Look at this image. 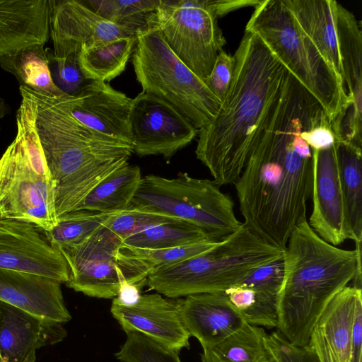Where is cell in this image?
<instances>
[{
	"instance_id": "obj_1",
	"label": "cell",
	"mask_w": 362,
	"mask_h": 362,
	"mask_svg": "<svg viewBox=\"0 0 362 362\" xmlns=\"http://www.w3.org/2000/svg\"><path fill=\"white\" fill-rule=\"evenodd\" d=\"M305 89L282 84L279 96L234 183L243 223L284 250L312 197L313 150L301 137L322 109Z\"/></svg>"
},
{
	"instance_id": "obj_31",
	"label": "cell",
	"mask_w": 362,
	"mask_h": 362,
	"mask_svg": "<svg viewBox=\"0 0 362 362\" xmlns=\"http://www.w3.org/2000/svg\"><path fill=\"white\" fill-rule=\"evenodd\" d=\"M207 240L210 239L200 228L181 220L147 228L125 239L122 245L137 249L159 250L185 246Z\"/></svg>"
},
{
	"instance_id": "obj_29",
	"label": "cell",
	"mask_w": 362,
	"mask_h": 362,
	"mask_svg": "<svg viewBox=\"0 0 362 362\" xmlns=\"http://www.w3.org/2000/svg\"><path fill=\"white\" fill-rule=\"evenodd\" d=\"M341 185L354 242L362 241V147L336 140Z\"/></svg>"
},
{
	"instance_id": "obj_6",
	"label": "cell",
	"mask_w": 362,
	"mask_h": 362,
	"mask_svg": "<svg viewBox=\"0 0 362 362\" xmlns=\"http://www.w3.org/2000/svg\"><path fill=\"white\" fill-rule=\"evenodd\" d=\"M283 251L242 223L237 230L209 250L154 268L148 275L146 285L170 298L225 292L257 268L282 257Z\"/></svg>"
},
{
	"instance_id": "obj_38",
	"label": "cell",
	"mask_w": 362,
	"mask_h": 362,
	"mask_svg": "<svg viewBox=\"0 0 362 362\" xmlns=\"http://www.w3.org/2000/svg\"><path fill=\"white\" fill-rule=\"evenodd\" d=\"M49 62L56 67L57 86L66 94L76 93L89 81L83 76L78 63V55L57 57L52 50L46 48Z\"/></svg>"
},
{
	"instance_id": "obj_42",
	"label": "cell",
	"mask_w": 362,
	"mask_h": 362,
	"mask_svg": "<svg viewBox=\"0 0 362 362\" xmlns=\"http://www.w3.org/2000/svg\"><path fill=\"white\" fill-rule=\"evenodd\" d=\"M316 350L320 362H338L321 331L315 327L310 341Z\"/></svg>"
},
{
	"instance_id": "obj_44",
	"label": "cell",
	"mask_w": 362,
	"mask_h": 362,
	"mask_svg": "<svg viewBox=\"0 0 362 362\" xmlns=\"http://www.w3.org/2000/svg\"><path fill=\"white\" fill-rule=\"evenodd\" d=\"M8 110V105L4 99L0 97V119L7 114Z\"/></svg>"
},
{
	"instance_id": "obj_30",
	"label": "cell",
	"mask_w": 362,
	"mask_h": 362,
	"mask_svg": "<svg viewBox=\"0 0 362 362\" xmlns=\"http://www.w3.org/2000/svg\"><path fill=\"white\" fill-rule=\"evenodd\" d=\"M136 42V35L119 37L82 49L78 54V63L85 78L107 82L120 75Z\"/></svg>"
},
{
	"instance_id": "obj_9",
	"label": "cell",
	"mask_w": 362,
	"mask_h": 362,
	"mask_svg": "<svg viewBox=\"0 0 362 362\" xmlns=\"http://www.w3.org/2000/svg\"><path fill=\"white\" fill-rule=\"evenodd\" d=\"M129 209L188 221L218 242L241 226L234 202L214 180L179 173L172 179L148 175L141 178Z\"/></svg>"
},
{
	"instance_id": "obj_39",
	"label": "cell",
	"mask_w": 362,
	"mask_h": 362,
	"mask_svg": "<svg viewBox=\"0 0 362 362\" xmlns=\"http://www.w3.org/2000/svg\"><path fill=\"white\" fill-rule=\"evenodd\" d=\"M235 68V58L222 50L218 54L209 76L203 81L221 103L230 88Z\"/></svg>"
},
{
	"instance_id": "obj_25",
	"label": "cell",
	"mask_w": 362,
	"mask_h": 362,
	"mask_svg": "<svg viewBox=\"0 0 362 362\" xmlns=\"http://www.w3.org/2000/svg\"><path fill=\"white\" fill-rule=\"evenodd\" d=\"M361 288L346 286L327 305L316 327L322 332L338 362H350L351 334Z\"/></svg>"
},
{
	"instance_id": "obj_4",
	"label": "cell",
	"mask_w": 362,
	"mask_h": 362,
	"mask_svg": "<svg viewBox=\"0 0 362 362\" xmlns=\"http://www.w3.org/2000/svg\"><path fill=\"white\" fill-rule=\"evenodd\" d=\"M30 90L37 102L35 127L54 183L58 218L73 211L99 182L127 163L133 146L76 120L65 105L64 95Z\"/></svg>"
},
{
	"instance_id": "obj_22",
	"label": "cell",
	"mask_w": 362,
	"mask_h": 362,
	"mask_svg": "<svg viewBox=\"0 0 362 362\" xmlns=\"http://www.w3.org/2000/svg\"><path fill=\"white\" fill-rule=\"evenodd\" d=\"M180 312L186 329L202 348L222 341L245 322L224 292L187 296L180 299Z\"/></svg>"
},
{
	"instance_id": "obj_21",
	"label": "cell",
	"mask_w": 362,
	"mask_h": 362,
	"mask_svg": "<svg viewBox=\"0 0 362 362\" xmlns=\"http://www.w3.org/2000/svg\"><path fill=\"white\" fill-rule=\"evenodd\" d=\"M283 278L282 255L257 268L224 293L246 322L259 327H277Z\"/></svg>"
},
{
	"instance_id": "obj_26",
	"label": "cell",
	"mask_w": 362,
	"mask_h": 362,
	"mask_svg": "<svg viewBox=\"0 0 362 362\" xmlns=\"http://www.w3.org/2000/svg\"><path fill=\"white\" fill-rule=\"evenodd\" d=\"M141 178L140 168L127 162L99 182L74 211L112 213L127 210Z\"/></svg>"
},
{
	"instance_id": "obj_3",
	"label": "cell",
	"mask_w": 362,
	"mask_h": 362,
	"mask_svg": "<svg viewBox=\"0 0 362 362\" xmlns=\"http://www.w3.org/2000/svg\"><path fill=\"white\" fill-rule=\"evenodd\" d=\"M283 261L277 328L292 344L306 346L334 296L350 281L361 288V242L352 250L332 245L310 228L305 214L291 233Z\"/></svg>"
},
{
	"instance_id": "obj_2",
	"label": "cell",
	"mask_w": 362,
	"mask_h": 362,
	"mask_svg": "<svg viewBox=\"0 0 362 362\" xmlns=\"http://www.w3.org/2000/svg\"><path fill=\"white\" fill-rule=\"evenodd\" d=\"M228 91L199 130L197 158L219 187L234 184L279 96L287 69L257 35L245 32L234 54Z\"/></svg>"
},
{
	"instance_id": "obj_8",
	"label": "cell",
	"mask_w": 362,
	"mask_h": 362,
	"mask_svg": "<svg viewBox=\"0 0 362 362\" xmlns=\"http://www.w3.org/2000/svg\"><path fill=\"white\" fill-rule=\"evenodd\" d=\"M135 45L132 64L143 92L164 100L198 130L207 125L221 103L176 56L148 18L136 33Z\"/></svg>"
},
{
	"instance_id": "obj_17",
	"label": "cell",
	"mask_w": 362,
	"mask_h": 362,
	"mask_svg": "<svg viewBox=\"0 0 362 362\" xmlns=\"http://www.w3.org/2000/svg\"><path fill=\"white\" fill-rule=\"evenodd\" d=\"M63 100L70 114L84 126L132 145L129 113L132 99L107 82L89 81Z\"/></svg>"
},
{
	"instance_id": "obj_28",
	"label": "cell",
	"mask_w": 362,
	"mask_h": 362,
	"mask_svg": "<svg viewBox=\"0 0 362 362\" xmlns=\"http://www.w3.org/2000/svg\"><path fill=\"white\" fill-rule=\"evenodd\" d=\"M267 335L261 327L245 322L222 341L202 348V362H273Z\"/></svg>"
},
{
	"instance_id": "obj_7",
	"label": "cell",
	"mask_w": 362,
	"mask_h": 362,
	"mask_svg": "<svg viewBox=\"0 0 362 362\" xmlns=\"http://www.w3.org/2000/svg\"><path fill=\"white\" fill-rule=\"evenodd\" d=\"M245 26L319 102L332 122L351 104L341 77L300 29L282 0H262Z\"/></svg>"
},
{
	"instance_id": "obj_41",
	"label": "cell",
	"mask_w": 362,
	"mask_h": 362,
	"mask_svg": "<svg viewBox=\"0 0 362 362\" xmlns=\"http://www.w3.org/2000/svg\"><path fill=\"white\" fill-rule=\"evenodd\" d=\"M362 298L356 305L351 334L350 362H362Z\"/></svg>"
},
{
	"instance_id": "obj_10",
	"label": "cell",
	"mask_w": 362,
	"mask_h": 362,
	"mask_svg": "<svg viewBox=\"0 0 362 362\" xmlns=\"http://www.w3.org/2000/svg\"><path fill=\"white\" fill-rule=\"evenodd\" d=\"M218 18L215 0H159L147 16L176 56L202 81L226 43Z\"/></svg>"
},
{
	"instance_id": "obj_32",
	"label": "cell",
	"mask_w": 362,
	"mask_h": 362,
	"mask_svg": "<svg viewBox=\"0 0 362 362\" xmlns=\"http://www.w3.org/2000/svg\"><path fill=\"white\" fill-rule=\"evenodd\" d=\"M119 212L71 211L59 217L56 226L51 230L45 231V235L49 243L56 249L79 245Z\"/></svg>"
},
{
	"instance_id": "obj_15",
	"label": "cell",
	"mask_w": 362,
	"mask_h": 362,
	"mask_svg": "<svg viewBox=\"0 0 362 362\" xmlns=\"http://www.w3.org/2000/svg\"><path fill=\"white\" fill-rule=\"evenodd\" d=\"M335 23L342 81L351 104L332 122L337 138L362 146V31L355 16L337 1Z\"/></svg>"
},
{
	"instance_id": "obj_36",
	"label": "cell",
	"mask_w": 362,
	"mask_h": 362,
	"mask_svg": "<svg viewBox=\"0 0 362 362\" xmlns=\"http://www.w3.org/2000/svg\"><path fill=\"white\" fill-rule=\"evenodd\" d=\"M177 221L181 220L163 214L128 209L111 217L105 226L123 242L147 228Z\"/></svg>"
},
{
	"instance_id": "obj_23",
	"label": "cell",
	"mask_w": 362,
	"mask_h": 362,
	"mask_svg": "<svg viewBox=\"0 0 362 362\" xmlns=\"http://www.w3.org/2000/svg\"><path fill=\"white\" fill-rule=\"evenodd\" d=\"M49 35L48 0H0V57Z\"/></svg>"
},
{
	"instance_id": "obj_18",
	"label": "cell",
	"mask_w": 362,
	"mask_h": 362,
	"mask_svg": "<svg viewBox=\"0 0 362 362\" xmlns=\"http://www.w3.org/2000/svg\"><path fill=\"white\" fill-rule=\"evenodd\" d=\"M180 303V299L164 298L158 293L144 294L132 306L113 299L110 310L124 331H139L179 352L189 348L191 337L181 318Z\"/></svg>"
},
{
	"instance_id": "obj_35",
	"label": "cell",
	"mask_w": 362,
	"mask_h": 362,
	"mask_svg": "<svg viewBox=\"0 0 362 362\" xmlns=\"http://www.w3.org/2000/svg\"><path fill=\"white\" fill-rule=\"evenodd\" d=\"M217 243L207 240L185 246L159 250L137 249L122 245L119 250L141 259L153 270L154 268L173 264L202 254L212 248Z\"/></svg>"
},
{
	"instance_id": "obj_11",
	"label": "cell",
	"mask_w": 362,
	"mask_h": 362,
	"mask_svg": "<svg viewBox=\"0 0 362 362\" xmlns=\"http://www.w3.org/2000/svg\"><path fill=\"white\" fill-rule=\"evenodd\" d=\"M105 224L84 243L57 250L69 267L68 287L109 299L117 297L124 282L144 286L150 272L139 259L119 251L122 241Z\"/></svg>"
},
{
	"instance_id": "obj_45",
	"label": "cell",
	"mask_w": 362,
	"mask_h": 362,
	"mask_svg": "<svg viewBox=\"0 0 362 362\" xmlns=\"http://www.w3.org/2000/svg\"><path fill=\"white\" fill-rule=\"evenodd\" d=\"M0 362H7L4 358L2 356L1 352H0Z\"/></svg>"
},
{
	"instance_id": "obj_19",
	"label": "cell",
	"mask_w": 362,
	"mask_h": 362,
	"mask_svg": "<svg viewBox=\"0 0 362 362\" xmlns=\"http://www.w3.org/2000/svg\"><path fill=\"white\" fill-rule=\"evenodd\" d=\"M66 336L61 323L0 300V352L7 362H35L37 349L54 345Z\"/></svg>"
},
{
	"instance_id": "obj_33",
	"label": "cell",
	"mask_w": 362,
	"mask_h": 362,
	"mask_svg": "<svg viewBox=\"0 0 362 362\" xmlns=\"http://www.w3.org/2000/svg\"><path fill=\"white\" fill-rule=\"evenodd\" d=\"M84 3L102 18L115 24L137 31L146 25L148 14L153 12L159 0H85Z\"/></svg>"
},
{
	"instance_id": "obj_5",
	"label": "cell",
	"mask_w": 362,
	"mask_h": 362,
	"mask_svg": "<svg viewBox=\"0 0 362 362\" xmlns=\"http://www.w3.org/2000/svg\"><path fill=\"white\" fill-rule=\"evenodd\" d=\"M19 90L17 133L0 158V216L49 231L57 222L54 183L35 127L36 100L29 88Z\"/></svg>"
},
{
	"instance_id": "obj_43",
	"label": "cell",
	"mask_w": 362,
	"mask_h": 362,
	"mask_svg": "<svg viewBox=\"0 0 362 362\" xmlns=\"http://www.w3.org/2000/svg\"><path fill=\"white\" fill-rule=\"evenodd\" d=\"M142 288L143 286L138 284L124 282L121 285L118 295L114 300L124 306L134 305L141 296Z\"/></svg>"
},
{
	"instance_id": "obj_34",
	"label": "cell",
	"mask_w": 362,
	"mask_h": 362,
	"mask_svg": "<svg viewBox=\"0 0 362 362\" xmlns=\"http://www.w3.org/2000/svg\"><path fill=\"white\" fill-rule=\"evenodd\" d=\"M126 341L115 354L122 362H182L178 352L134 329L124 330Z\"/></svg>"
},
{
	"instance_id": "obj_27",
	"label": "cell",
	"mask_w": 362,
	"mask_h": 362,
	"mask_svg": "<svg viewBox=\"0 0 362 362\" xmlns=\"http://www.w3.org/2000/svg\"><path fill=\"white\" fill-rule=\"evenodd\" d=\"M45 45L33 44L0 57V66L12 74L20 86L48 95L66 93L54 83Z\"/></svg>"
},
{
	"instance_id": "obj_14",
	"label": "cell",
	"mask_w": 362,
	"mask_h": 362,
	"mask_svg": "<svg viewBox=\"0 0 362 362\" xmlns=\"http://www.w3.org/2000/svg\"><path fill=\"white\" fill-rule=\"evenodd\" d=\"M0 269L41 275L60 283L69 270L62 253L52 246L45 231L25 221L0 216Z\"/></svg>"
},
{
	"instance_id": "obj_12",
	"label": "cell",
	"mask_w": 362,
	"mask_h": 362,
	"mask_svg": "<svg viewBox=\"0 0 362 362\" xmlns=\"http://www.w3.org/2000/svg\"><path fill=\"white\" fill-rule=\"evenodd\" d=\"M129 128L133 151L165 159L190 144L199 130L162 99L141 92L132 99Z\"/></svg>"
},
{
	"instance_id": "obj_20",
	"label": "cell",
	"mask_w": 362,
	"mask_h": 362,
	"mask_svg": "<svg viewBox=\"0 0 362 362\" xmlns=\"http://www.w3.org/2000/svg\"><path fill=\"white\" fill-rule=\"evenodd\" d=\"M61 284L38 274L0 269V300L45 320L65 323L71 317Z\"/></svg>"
},
{
	"instance_id": "obj_24",
	"label": "cell",
	"mask_w": 362,
	"mask_h": 362,
	"mask_svg": "<svg viewBox=\"0 0 362 362\" xmlns=\"http://www.w3.org/2000/svg\"><path fill=\"white\" fill-rule=\"evenodd\" d=\"M296 23L341 78L334 0H282Z\"/></svg>"
},
{
	"instance_id": "obj_37",
	"label": "cell",
	"mask_w": 362,
	"mask_h": 362,
	"mask_svg": "<svg viewBox=\"0 0 362 362\" xmlns=\"http://www.w3.org/2000/svg\"><path fill=\"white\" fill-rule=\"evenodd\" d=\"M265 343L273 358V362H320L311 344L303 346H296L279 332L267 334Z\"/></svg>"
},
{
	"instance_id": "obj_40",
	"label": "cell",
	"mask_w": 362,
	"mask_h": 362,
	"mask_svg": "<svg viewBox=\"0 0 362 362\" xmlns=\"http://www.w3.org/2000/svg\"><path fill=\"white\" fill-rule=\"evenodd\" d=\"M300 135L312 150L327 148L336 142L332 122L323 109L315 115L310 127Z\"/></svg>"
},
{
	"instance_id": "obj_13",
	"label": "cell",
	"mask_w": 362,
	"mask_h": 362,
	"mask_svg": "<svg viewBox=\"0 0 362 362\" xmlns=\"http://www.w3.org/2000/svg\"><path fill=\"white\" fill-rule=\"evenodd\" d=\"M49 34L54 55H78L86 48L136 36L137 30L102 18L81 0H48Z\"/></svg>"
},
{
	"instance_id": "obj_16",
	"label": "cell",
	"mask_w": 362,
	"mask_h": 362,
	"mask_svg": "<svg viewBox=\"0 0 362 362\" xmlns=\"http://www.w3.org/2000/svg\"><path fill=\"white\" fill-rule=\"evenodd\" d=\"M313 206L308 224L322 240L332 245L354 240L341 185L336 144L313 150Z\"/></svg>"
}]
</instances>
